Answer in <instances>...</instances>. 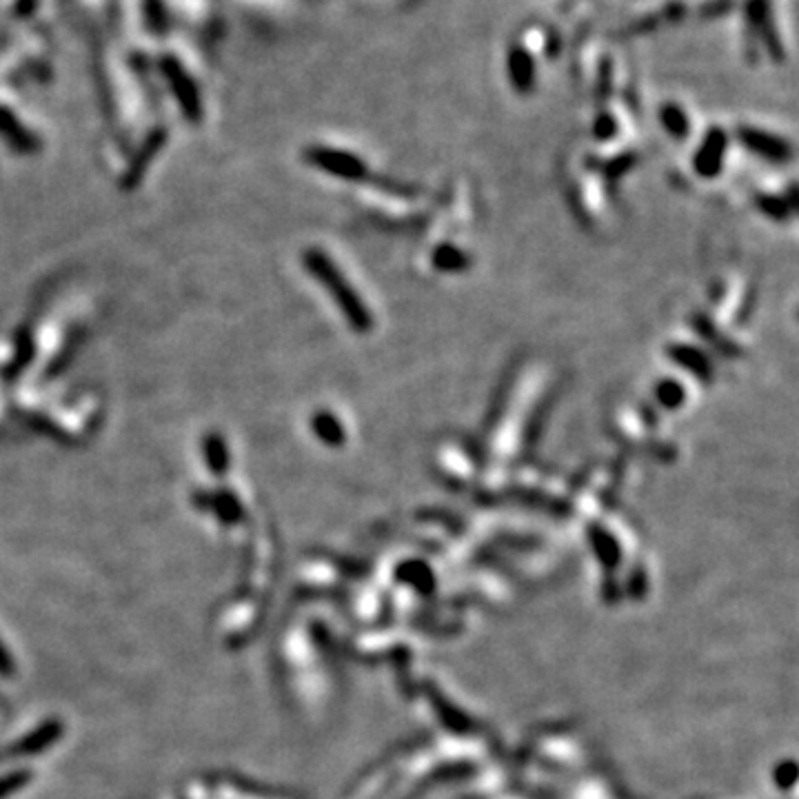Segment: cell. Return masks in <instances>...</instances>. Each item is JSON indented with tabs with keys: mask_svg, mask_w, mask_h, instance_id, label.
I'll list each match as a JSON object with an SVG mask.
<instances>
[{
	"mask_svg": "<svg viewBox=\"0 0 799 799\" xmlns=\"http://www.w3.org/2000/svg\"><path fill=\"white\" fill-rule=\"evenodd\" d=\"M509 76L518 92H529L536 80V62L531 53L522 47H513L509 53Z\"/></svg>",
	"mask_w": 799,
	"mask_h": 799,
	"instance_id": "cell-5",
	"label": "cell"
},
{
	"mask_svg": "<svg viewBox=\"0 0 799 799\" xmlns=\"http://www.w3.org/2000/svg\"><path fill=\"white\" fill-rule=\"evenodd\" d=\"M659 118H662L664 129L671 136L684 138L689 133V116H686V111L680 105H671V102L664 105L662 111H659Z\"/></svg>",
	"mask_w": 799,
	"mask_h": 799,
	"instance_id": "cell-8",
	"label": "cell"
},
{
	"mask_svg": "<svg viewBox=\"0 0 799 799\" xmlns=\"http://www.w3.org/2000/svg\"><path fill=\"white\" fill-rule=\"evenodd\" d=\"M655 398L662 407L666 408H680L686 400V391L680 383L675 380H662V383L655 387Z\"/></svg>",
	"mask_w": 799,
	"mask_h": 799,
	"instance_id": "cell-9",
	"label": "cell"
},
{
	"mask_svg": "<svg viewBox=\"0 0 799 799\" xmlns=\"http://www.w3.org/2000/svg\"><path fill=\"white\" fill-rule=\"evenodd\" d=\"M431 260H433V267L444 273H457L464 271V269L469 267V258H466L464 251L457 249V246L451 245V242L440 245L438 249L433 251V255H431Z\"/></svg>",
	"mask_w": 799,
	"mask_h": 799,
	"instance_id": "cell-6",
	"label": "cell"
},
{
	"mask_svg": "<svg viewBox=\"0 0 799 799\" xmlns=\"http://www.w3.org/2000/svg\"><path fill=\"white\" fill-rule=\"evenodd\" d=\"M668 358H671L673 362H677L682 369H686V371H690L693 375H698V378H702V380L713 378L711 360H708V358L704 356L698 347H693V344H682V343L671 344V347H668Z\"/></svg>",
	"mask_w": 799,
	"mask_h": 799,
	"instance_id": "cell-4",
	"label": "cell"
},
{
	"mask_svg": "<svg viewBox=\"0 0 799 799\" xmlns=\"http://www.w3.org/2000/svg\"><path fill=\"white\" fill-rule=\"evenodd\" d=\"M738 138L747 149H751L755 156L771 160V163H788L793 158V149L788 145V141L775 136V133L764 132V129L742 127L738 132Z\"/></svg>",
	"mask_w": 799,
	"mask_h": 799,
	"instance_id": "cell-2",
	"label": "cell"
},
{
	"mask_svg": "<svg viewBox=\"0 0 799 799\" xmlns=\"http://www.w3.org/2000/svg\"><path fill=\"white\" fill-rule=\"evenodd\" d=\"M615 132H617V125H615V120L609 114L598 116V120H595V133H598V138L609 141L610 136H615Z\"/></svg>",
	"mask_w": 799,
	"mask_h": 799,
	"instance_id": "cell-11",
	"label": "cell"
},
{
	"mask_svg": "<svg viewBox=\"0 0 799 799\" xmlns=\"http://www.w3.org/2000/svg\"><path fill=\"white\" fill-rule=\"evenodd\" d=\"M726 147H729V138L722 129H711L704 138L702 147L695 154V172L702 178H715L722 172V165H724Z\"/></svg>",
	"mask_w": 799,
	"mask_h": 799,
	"instance_id": "cell-3",
	"label": "cell"
},
{
	"mask_svg": "<svg viewBox=\"0 0 799 799\" xmlns=\"http://www.w3.org/2000/svg\"><path fill=\"white\" fill-rule=\"evenodd\" d=\"M757 205H760L762 211H766L769 215L773 218L784 220L788 215V206L784 202L782 196H773V194H757Z\"/></svg>",
	"mask_w": 799,
	"mask_h": 799,
	"instance_id": "cell-10",
	"label": "cell"
},
{
	"mask_svg": "<svg viewBox=\"0 0 799 799\" xmlns=\"http://www.w3.org/2000/svg\"><path fill=\"white\" fill-rule=\"evenodd\" d=\"M318 163L325 165L331 172L344 174V176H360L365 172V165L360 163V158H353V156L340 154V151H318Z\"/></svg>",
	"mask_w": 799,
	"mask_h": 799,
	"instance_id": "cell-7",
	"label": "cell"
},
{
	"mask_svg": "<svg viewBox=\"0 0 799 799\" xmlns=\"http://www.w3.org/2000/svg\"><path fill=\"white\" fill-rule=\"evenodd\" d=\"M16 9H18V13L27 16V13H31L36 9V0H18Z\"/></svg>",
	"mask_w": 799,
	"mask_h": 799,
	"instance_id": "cell-12",
	"label": "cell"
},
{
	"mask_svg": "<svg viewBox=\"0 0 799 799\" xmlns=\"http://www.w3.org/2000/svg\"><path fill=\"white\" fill-rule=\"evenodd\" d=\"M316 269H318V276H322L327 282H329V289L334 291V295L338 298V303L343 304L344 316L349 318V322L353 325V329H358V331L371 329L374 320H371L369 309L362 304L360 295L353 294V291L349 289L347 282L343 280V276H340V273H335L334 269H331V264L325 262L322 258L316 260Z\"/></svg>",
	"mask_w": 799,
	"mask_h": 799,
	"instance_id": "cell-1",
	"label": "cell"
}]
</instances>
